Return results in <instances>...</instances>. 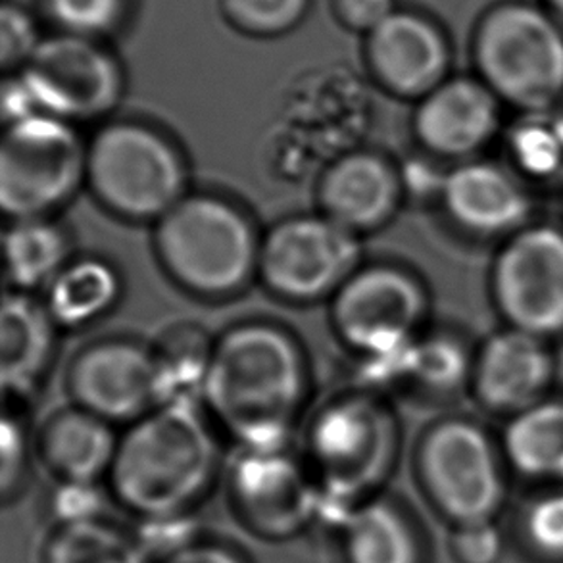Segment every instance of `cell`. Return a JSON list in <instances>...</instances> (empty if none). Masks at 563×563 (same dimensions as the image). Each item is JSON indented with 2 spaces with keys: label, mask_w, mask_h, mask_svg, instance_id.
<instances>
[{
  "label": "cell",
  "mask_w": 563,
  "mask_h": 563,
  "mask_svg": "<svg viewBox=\"0 0 563 563\" xmlns=\"http://www.w3.org/2000/svg\"><path fill=\"white\" fill-rule=\"evenodd\" d=\"M308 395V364L285 329L249 321L213 344L200 402L243 450H285Z\"/></svg>",
  "instance_id": "1"
},
{
  "label": "cell",
  "mask_w": 563,
  "mask_h": 563,
  "mask_svg": "<svg viewBox=\"0 0 563 563\" xmlns=\"http://www.w3.org/2000/svg\"><path fill=\"white\" fill-rule=\"evenodd\" d=\"M216 467V439L195 404H164L131 423L108 477L128 510L162 521L197 504Z\"/></svg>",
  "instance_id": "2"
},
{
  "label": "cell",
  "mask_w": 563,
  "mask_h": 563,
  "mask_svg": "<svg viewBox=\"0 0 563 563\" xmlns=\"http://www.w3.org/2000/svg\"><path fill=\"white\" fill-rule=\"evenodd\" d=\"M398 423L375 393L325 404L306 437V470L320 495V518L339 527L387 479L398 452Z\"/></svg>",
  "instance_id": "3"
},
{
  "label": "cell",
  "mask_w": 563,
  "mask_h": 563,
  "mask_svg": "<svg viewBox=\"0 0 563 563\" xmlns=\"http://www.w3.org/2000/svg\"><path fill=\"white\" fill-rule=\"evenodd\" d=\"M154 243L174 282L198 297H233L258 272L262 239L246 213L225 198H181L156 221Z\"/></svg>",
  "instance_id": "4"
},
{
  "label": "cell",
  "mask_w": 563,
  "mask_h": 563,
  "mask_svg": "<svg viewBox=\"0 0 563 563\" xmlns=\"http://www.w3.org/2000/svg\"><path fill=\"white\" fill-rule=\"evenodd\" d=\"M473 56L481 81L521 114H544L563 99L562 25L539 8H495L479 23Z\"/></svg>",
  "instance_id": "5"
},
{
  "label": "cell",
  "mask_w": 563,
  "mask_h": 563,
  "mask_svg": "<svg viewBox=\"0 0 563 563\" xmlns=\"http://www.w3.org/2000/svg\"><path fill=\"white\" fill-rule=\"evenodd\" d=\"M87 181L110 212L158 221L187 197V168L176 145L146 123L114 122L87 148Z\"/></svg>",
  "instance_id": "6"
},
{
  "label": "cell",
  "mask_w": 563,
  "mask_h": 563,
  "mask_svg": "<svg viewBox=\"0 0 563 563\" xmlns=\"http://www.w3.org/2000/svg\"><path fill=\"white\" fill-rule=\"evenodd\" d=\"M87 179V148L71 123L33 114L4 130L0 205L10 218H46Z\"/></svg>",
  "instance_id": "7"
},
{
  "label": "cell",
  "mask_w": 563,
  "mask_h": 563,
  "mask_svg": "<svg viewBox=\"0 0 563 563\" xmlns=\"http://www.w3.org/2000/svg\"><path fill=\"white\" fill-rule=\"evenodd\" d=\"M418 473L434 506L457 526L493 521L503 506L500 454L472 419L434 423L419 442Z\"/></svg>",
  "instance_id": "8"
},
{
  "label": "cell",
  "mask_w": 563,
  "mask_h": 563,
  "mask_svg": "<svg viewBox=\"0 0 563 563\" xmlns=\"http://www.w3.org/2000/svg\"><path fill=\"white\" fill-rule=\"evenodd\" d=\"M429 310L423 283L404 267H358L333 295L331 321L336 335L366 360L406 351L423 331Z\"/></svg>",
  "instance_id": "9"
},
{
  "label": "cell",
  "mask_w": 563,
  "mask_h": 563,
  "mask_svg": "<svg viewBox=\"0 0 563 563\" xmlns=\"http://www.w3.org/2000/svg\"><path fill=\"white\" fill-rule=\"evenodd\" d=\"M18 76L41 114L64 122L107 115L123 95V69L102 38L54 31Z\"/></svg>",
  "instance_id": "10"
},
{
  "label": "cell",
  "mask_w": 563,
  "mask_h": 563,
  "mask_svg": "<svg viewBox=\"0 0 563 563\" xmlns=\"http://www.w3.org/2000/svg\"><path fill=\"white\" fill-rule=\"evenodd\" d=\"M490 295L506 328L562 336L563 228L531 223L506 239L490 266Z\"/></svg>",
  "instance_id": "11"
},
{
  "label": "cell",
  "mask_w": 563,
  "mask_h": 563,
  "mask_svg": "<svg viewBox=\"0 0 563 563\" xmlns=\"http://www.w3.org/2000/svg\"><path fill=\"white\" fill-rule=\"evenodd\" d=\"M358 235L321 216H297L269 229L258 274L275 297L313 302L331 297L358 269Z\"/></svg>",
  "instance_id": "12"
},
{
  "label": "cell",
  "mask_w": 563,
  "mask_h": 563,
  "mask_svg": "<svg viewBox=\"0 0 563 563\" xmlns=\"http://www.w3.org/2000/svg\"><path fill=\"white\" fill-rule=\"evenodd\" d=\"M77 408L108 423L137 421L161 408L162 388L153 349L112 339L77 354L68 374Z\"/></svg>",
  "instance_id": "13"
},
{
  "label": "cell",
  "mask_w": 563,
  "mask_h": 563,
  "mask_svg": "<svg viewBox=\"0 0 563 563\" xmlns=\"http://www.w3.org/2000/svg\"><path fill=\"white\" fill-rule=\"evenodd\" d=\"M231 496L244 526L267 539H289L320 518V495L305 464L285 450H243Z\"/></svg>",
  "instance_id": "14"
},
{
  "label": "cell",
  "mask_w": 563,
  "mask_h": 563,
  "mask_svg": "<svg viewBox=\"0 0 563 563\" xmlns=\"http://www.w3.org/2000/svg\"><path fill=\"white\" fill-rule=\"evenodd\" d=\"M439 202L450 223L479 241H500L531 225V189L508 164L460 162L442 177Z\"/></svg>",
  "instance_id": "15"
},
{
  "label": "cell",
  "mask_w": 563,
  "mask_h": 563,
  "mask_svg": "<svg viewBox=\"0 0 563 563\" xmlns=\"http://www.w3.org/2000/svg\"><path fill=\"white\" fill-rule=\"evenodd\" d=\"M503 128V102L479 77H449L418 100L413 133L434 158H479Z\"/></svg>",
  "instance_id": "16"
},
{
  "label": "cell",
  "mask_w": 563,
  "mask_h": 563,
  "mask_svg": "<svg viewBox=\"0 0 563 563\" xmlns=\"http://www.w3.org/2000/svg\"><path fill=\"white\" fill-rule=\"evenodd\" d=\"M364 56L375 81L400 99L421 100L449 79V41L411 10H395L367 33Z\"/></svg>",
  "instance_id": "17"
},
{
  "label": "cell",
  "mask_w": 563,
  "mask_h": 563,
  "mask_svg": "<svg viewBox=\"0 0 563 563\" xmlns=\"http://www.w3.org/2000/svg\"><path fill=\"white\" fill-rule=\"evenodd\" d=\"M556 374L550 341L506 328L475 351L470 388L485 410L514 418L549 398Z\"/></svg>",
  "instance_id": "18"
},
{
  "label": "cell",
  "mask_w": 563,
  "mask_h": 563,
  "mask_svg": "<svg viewBox=\"0 0 563 563\" xmlns=\"http://www.w3.org/2000/svg\"><path fill=\"white\" fill-rule=\"evenodd\" d=\"M402 172L377 153H351L329 166L318 185L321 213L352 233L383 228L404 198Z\"/></svg>",
  "instance_id": "19"
},
{
  "label": "cell",
  "mask_w": 563,
  "mask_h": 563,
  "mask_svg": "<svg viewBox=\"0 0 563 563\" xmlns=\"http://www.w3.org/2000/svg\"><path fill=\"white\" fill-rule=\"evenodd\" d=\"M118 442L108 421L76 406L46 421L38 450L62 483L95 485L112 470Z\"/></svg>",
  "instance_id": "20"
},
{
  "label": "cell",
  "mask_w": 563,
  "mask_h": 563,
  "mask_svg": "<svg viewBox=\"0 0 563 563\" xmlns=\"http://www.w3.org/2000/svg\"><path fill=\"white\" fill-rule=\"evenodd\" d=\"M54 325L45 305L27 292H8L2 306L0 372L4 395L22 398L35 387L53 358Z\"/></svg>",
  "instance_id": "21"
},
{
  "label": "cell",
  "mask_w": 563,
  "mask_h": 563,
  "mask_svg": "<svg viewBox=\"0 0 563 563\" xmlns=\"http://www.w3.org/2000/svg\"><path fill=\"white\" fill-rule=\"evenodd\" d=\"M504 456L527 479L563 481V398L514 416L503 437Z\"/></svg>",
  "instance_id": "22"
},
{
  "label": "cell",
  "mask_w": 563,
  "mask_h": 563,
  "mask_svg": "<svg viewBox=\"0 0 563 563\" xmlns=\"http://www.w3.org/2000/svg\"><path fill=\"white\" fill-rule=\"evenodd\" d=\"M346 563H419L418 537L395 504L372 498L339 526Z\"/></svg>",
  "instance_id": "23"
},
{
  "label": "cell",
  "mask_w": 563,
  "mask_h": 563,
  "mask_svg": "<svg viewBox=\"0 0 563 563\" xmlns=\"http://www.w3.org/2000/svg\"><path fill=\"white\" fill-rule=\"evenodd\" d=\"M475 352L450 331L421 333L404 358L400 387L429 398H450L472 387Z\"/></svg>",
  "instance_id": "24"
},
{
  "label": "cell",
  "mask_w": 563,
  "mask_h": 563,
  "mask_svg": "<svg viewBox=\"0 0 563 563\" xmlns=\"http://www.w3.org/2000/svg\"><path fill=\"white\" fill-rule=\"evenodd\" d=\"M122 282L114 267L97 258L71 262L46 287V310L56 325L84 328L118 302Z\"/></svg>",
  "instance_id": "25"
},
{
  "label": "cell",
  "mask_w": 563,
  "mask_h": 563,
  "mask_svg": "<svg viewBox=\"0 0 563 563\" xmlns=\"http://www.w3.org/2000/svg\"><path fill=\"white\" fill-rule=\"evenodd\" d=\"M4 249L8 283L18 292L48 287L68 266V236L46 218L14 221Z\"/></svg>",
  "instance_id": "26"
},
{
  "label": "cell",
  "mask_w": 563,
  "mask_h": 563,
  "mask_svg": "<svg viewBox=\"0 0 563 563\" xmlns=\"http://www.w3.org/2000/svg\"><path fill=\"white\" fill-rule=\"evenodd\" d=\"M213 344L216 341L195 325H177L158 339L153 354L161 375L162 406L200 400Z\"/></svg>",
  "instance_id": "27"
},
{
  "label": "cell",
  "mask_w": 563,
  "mask_h": 563,
  "mask_svg": "<svg viewBox=\"0 0 563 563\" xmlns=\"http://www.w3.org/2000/svg\"><path fill=\"white\" fill-rule=\"evenodd\" d=\"M45 563H146L143 542L100 518L68 521L51 534Z\"/></svg>",
  "instance_id": "28"
},
{
  "label": "cell",
  "mask_w": 563,
  "mask_h": 563,
  "mask_svg": "<svg viewBox=\"0 0 563 563\" xmlns=\"http://www.w3.org/2000/svg\"><path fill=\"white\" fill-rule=\"evenodd\" d=\"M510 166L527 184L552 181L563 174V143L550 112L521 114L506 141Z\"/></svg>",
  "instance_id": "29"
},
{
  "label": "cell",
  "mask_w": 563,
  "mask_h": 563,
  "mask_svg": "<svg viewBox=\"0 0 563 563\" xmlns=\"http://www.w3.org/2000/svg\"><path fill=\"white\" fill-rule=\"evenodd\" d=\"M312 0H220L221 15L249 37L287 35L305 22Z\"/></svg>",
  "instance_id": "30"
},
{
  "label": "cell",
  "mask_w": 563,
  "mask_h": 563,
  "mask_svg": "<svg viewBox=\"0 0 563 563\" xmlns=\"http://www.w3.org/2000/svg\"><path fill=\"white\" fill-rule=\"evenodd\" d=\"M131 0H41L54 31L104 38L130 14Z\"/></svg>",
  "instance_id": "31"
},
{
  "label": "cell",
  "mask_w": 563,
  "mask_h": 563,
  "mask_svg": "<svg viewBox=\"0 0 563 563\" xmlns=\"http://www.w3.org/2000/svg\"><path fill=\"white\" fill-rule=\"evenodd\" d=\"M35 15L7 0L0 10V62L4 71H20L41 45Z\"/></svg>",
  "instance_id": "32"
},
{
  "label": "cell",
  "mask_w": 563,
  "mask_h": 563,
  "mask_svg": "<svg viewBox=\"0 0 563 563\" xmlns=\"http://www.w3.org/2000/svg\"><path fill=\"white\" fill-rule=\"evenodd\" d=\"M526 537L542 556L563 560V490L542 496L526 514Z\"/></svg>",
  "instance_id": "33"
},
{
  "label": "cell",
  "mask_w": 563,
  "mask_h": 563,
  "mask_svg": "<svg viewBox=\"0 0 563 563\" xmlns=\"http://www.w3.org/2000/svg\"><path fill=\"white\" fill-rule=\"evenodd\" d=\"M452 550L460 563H496L503 556V537L493 521L457 526Z\"/></svg>",
  "instance_id": "34"
},
{
  "label": "cell",
  "mask_w": 563,
  "mask_h": 563,
  "mask_svg": "<svg viewBox=\"0 0 563 563\" xmlns=\"http://www.w3.org/2000/svg\"><path fill=\"white\" fill-rule=\"evenodd\" d=\"M331 10L344 30L367 35L398 8L395 0H331Z\"/></svg>",
  "instance_id": "35"
},
{
  "label": "cell",
  "mask_w": 563,
  "mask_h": 563,
  "mask_svg": "<svg viewBox=\"0 0 563 563\" xmlns=\"http://www.w3.org/2000/svg\"><path fill=\"white\" fill-rule=\"evenodd\" d=\"M2 467H0V483L2 495L7 498L22 481L25 470V437L20 426V419L7 413L2 419Z\"/></svg>",
  "instance_id": "36"
},
{
  "label": "cell",
  "mask_w": 563,
  "mask_h": 563,
  "mask_svg": "<svg viewBox=\"0 0 563 563\" xmlns=\"http://www.w3.org/2000/svg\"><path fill=\"white\" fill-rule=\"evenodd\" d=\"M54 510L60 518V523L99 518V493L95 490V485L62 483V488L54 498Z\"/></svg>",
  "instance_id": "37"
},
{
  "label": "cell",
  "mask_w": 563,
  "mask_h": 563,
  "mask_svg": "<svg viewBox=\"0 0 563 563\" xmlns=\"http://www.w3.org/2000/svg\"><path fill=\"white\" fill-rule=\"evenodd\" d=\"M161 563H246L241 554L228 547L210 542H190L184 549L172 552Z\"/></svg>",
  "instance_id": "38"
},
{
  "label": "cell",
  "mask_w": 563,
  "mask_h": 563,
  "mask_svg": "<svg viewBox=\"0 0 563 563\" xmlns=\"http://www.w3.org/2000/svg\"><path fill=\"white\" fill-rule=\"evenodd\" d=\"M550 118H552V122H554V128H556L558 135H560V139H562L563 143V99L558 102L554 110H550Z\"/></svg>",
  "instance_id": "39"
},
{
  "label": "cell",
  "mask_w": 563,
  "mask_h": 563,
  "mask_svg": "<svg viewBox=\"0 0 563 563\" xmlns=\"http://www.w3.org/2000/svg\"><path fill=\"white\" fill-rule=\"evenodd\" d=\"M550 7L554 10L558 22L563 23V0H549Z\"/></svg>",
  "instance_id": "40"
}]
</instances>
